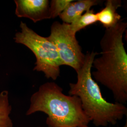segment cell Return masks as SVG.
<instances>
[{"mask_svg": "<svg viewBox=\"0 0 127 127\" xmlns=\"http://www.w3.org/2000/svg\"><path fill=\"white\" fill-rule=\"evenodd\" d=\"M127 23L121 20L113 27L105 29L100 42V57L95 58L91 73L93 78L112 91L116 102L127 101V54L123 37Z\"/></svg>", "mask_w": 127, "mask_h": 127, "instance_id": "6da1fadb", "label": "cell"}, {"mask_svg": "<svg viewBox=\"0 0 127 127\" xmlns=\"http://www.w3.org/2000/svg\"><path fill=\"white\" fill-rule=\"evenodd\" d=\"M98 54L93 51L87 52L84 62L77 72L76 83L69 84V95H75L81 100L82 109L96 127L115 125L127 115L124 104L110 103L102 95L100 87L91 74L92 63Z\"/></svg>", "mask_w": 127, "mask_h": 127, "instance_id": "7a4b0ae2", "label": "cell"}, {"mask_svg": "<svg viewBox=\"0 0 127 127\" xmlns=\"http://www.w3.org/2000/svg\"><path fill=\"white\" fill-rule=\"evenodd\" d=\"M38 112L48 116L47 126L80 127L88 126L91 122L82 109L80 98L75 95L64 94L63 89L54 82L41 85L31 96L26 115Z\"/></svg>", "mask_w": 127, "mask_h": 127, "instance_id": "3957f363", "label": "cell"}, {"mask_svg": "<svg viewBox=\"0 0 127 127\" xmlns=\"http://www.w3.org/2000/svg\"><path fill=\"white\" fill-rule=\"evenodd\" d=\"M20 32L16 33L14 39L17 43L26 46L32 51L36 61L34 71L42 72L47 79L56 80L63 64L54 45L47 37L37 34L23 22L20 24Z\"/></svg>", "mask_w": 127, "mask_h": 127, "instance_id": "277c9868", "label": "cell"}, {"mask_svg": "<svg viewBox=\"0 0 127 127\" xmlns=\"http://www.w3.org/2000/svg\"><path fill=\"white\" fill-rule=\"evenodd\" d=\"M47 38L56 47L63 65L72 67L76 72L82 67L85 55L69 24L54 22L50 27V35Z\"/></svg>", "mask_w": 127, "mask_h": 127, "instance_id": "5b68a950", "label": "cell"}, {"mask_svg": "<svg viewBox=\"0 0 127 127\" xmlns=\"http://www.w3.org/2000/svg\"><path fill=\"white\" fill-rule=\"evenodd\" d=\"M15 14L18 18H29L36 23L50 19L48 0H15Z\"/></svg>", "mask_w": 127, "mask_h": 127, "instance_id": "8992f818", "label": "cell"}, {"mask_svg": "<svg viewBox=\"0 0 127 127\" xmlns=\"http://www.w3.org/2000/svg\"><path fill=\"white\" fill-rule=\"evenodd\" d=\"M102 2V0H98L73 1L59 15V18L63 23L70 24L81 17L84 12L90 10L92 7L97 5Z\"/></svg>", "mask_w": 127, "mask_h": 127, "instance_id": "52a82bcc", "label": "cell"}, {"mask_svg": "<svg viewBox=\"0 0 127 127\" xmlns=\"http://www.w3.org/2000/svg\"><path fill=\"white\" fill-rule=\"evenodd\" d=\"M121 0H107L105 7L96 13L97 21L105 29L113 27L121 20V16L117 12V9L122 7Z\"/></svg>", "mask_w": 127, "mask_h": 127, "instance_id": "ba28073f", "label": "cell"}, {"mask_svg": "<svg viewBox=\"0 0 127 127\" xmlns=\"http://www.w3.org/2000/svg\"><path fill=\"white\" fill-rule=\"evenodd\" d=\"M12 110L9 101V92L3 91L0 93V127H13L9 117Z\"/></svg>", "mask_w": 127, "mask_h": 127, "instance_id": "9c48e42d", "label": "cell"}, {"mask_svg": "<svg viewBox=\"0 0 127 127\" xmlns=\"http://www.w3.org/2000/svg\"><path fill=\"white\" fill-rule=\"evenodd\" d=\"M97 22L98 21L96 14L93 9H91L86 11L76 20L69 24V27L71 31L76 34L80 30Z\"/></svg>", "mask_w": 127, "mask_h": 127, "instance_id": "30bf717a", "label": "cell"}, {"mask_svg": "<svg viewBox=\"0 0 127 127\" xmlns=\"http://www.w3.org/2000/svg\"><path fill=\"white\" fill-rule=\"evenodd\" d=\"M72 0H52L50 2V18H55L62 13Z\"/></svg>", "mask_w": 127, "mask_h": 127, "instance_id": "8fae6325", "label": "cell"}, {"mask_svg": "<svg viewBox=\"0 0 127 127\" xmlns=\"http://www.w3.org/2000/svg\"><path fill=\"white\" fill-rule=\"evenodd\" d=\"M89 127L88 126H82V127ZM123 127H127V122H126V123H125V125L123 126Z\"/></svg>", "mask_w": 127, "mask_h": 127, "instance_id": "7c38bea8", "label": "cell"}, {"mask_svg": "<svg viewBox=\"0 0 127 127\" xmlns=\"http://www.w3.org/2000/svg\"><path fill=\"white\" fill-rule=\"evenodd\" d=\"M53 127V126H49H49H48V127Z\"/></svg>", "mask_w": 127, "mask_h": 127, "instance_id": "4fadbf2b", "label": "cell"}, {"mask_svg": "<svg viewBox=\"0 0 127 127\" xmlns=\"http://www.w3.org/2000/svg\"></svg>", "mask_w": 127, "mask_h": 127, "instance_id": "5bb4252c", "label": "cell"}]
</instances>
